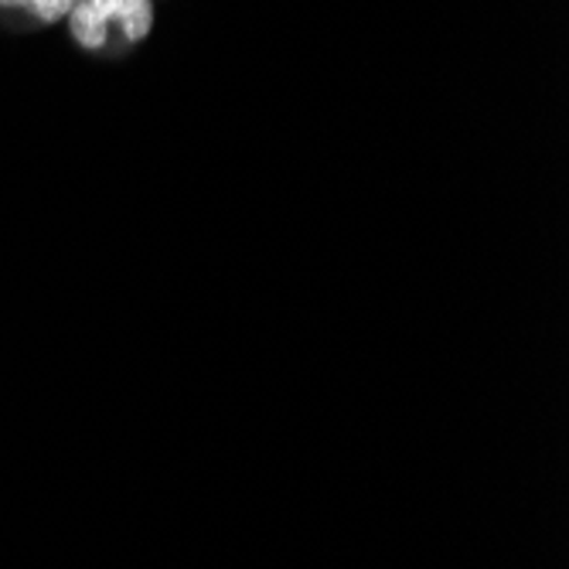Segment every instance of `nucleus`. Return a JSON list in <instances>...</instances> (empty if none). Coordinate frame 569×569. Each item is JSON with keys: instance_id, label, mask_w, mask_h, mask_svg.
<instances>
[{"instance_id": "obj_1", "label": "nucleus", "mask_w": 569, "mask_h": 569, "mask_svg": "<svg viewBox=\"0 0 569 569\" xmlns=\"http://www.w3.org/2000/svg\"><path fill=\"white\" fill-rule=\"evenodd\" d=\"M153 28L150 0H76L69 11V31L79 48L110 56L140 44Z\"/></svg>"}, {"instance_id": "obj_2", "label": "nucleus", "mask_w": 569, "mask_h": 569, "mask_svg": "<svg viewBox=\"0 0 569 569\" xmlns=\"http://www.w3.org/2000/svg\"><path fill=\"white\" fill-rule=\"evenodd\" d=\"M76 8V0H0V11L4 14H18L28 24H59L62 18H69V11Z\"/></svg>"}]
</instances>
